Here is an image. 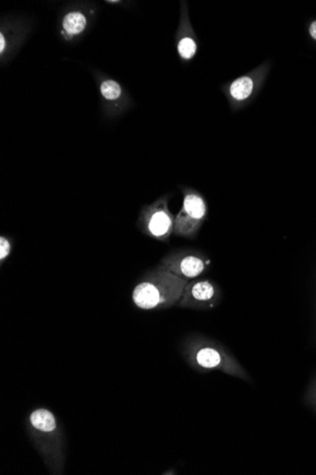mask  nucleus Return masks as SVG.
I'll return each mask as SVG.
<instances>
[{
    "mask_svg": "<svg viewBox=\"0 0 316 475\" xmlns=\"http://www.w3.org/2000/svg\"><path fill=\"white\" fill-rule=\"evenodd\" d=\"M222 291L214 281L209 279H194L184 288L177 306L194 311H211L222 301Z\"/></svg>",
    "mask_w": 316,
    "mask_h": 475,
    "instance_id": "6e6552de",
    "label": "nucleus"
},
{
    "mask_svg": "<svg viewBox=\"0 0 316 475\" xmlns=\"http://www.w3.org/2000/svg\"><path fill=\"white\" fill-rule=\"evenodd\" d=\"M12 250V240L8 236H0V264L3 265L5 260L11 255Z\"/></svg>",
    "mask_w": 316,
    "mask_h": 475,
    "instance_id": "f8f14e48",
    "label": "nucleus"
},
{
    "mask_svg": "<svg viewBox=\"0 0 316 475\" xmlns=\"http://www.w3.org/2000/svg\"><path fill=\"white\" fill-rule=\"evenodd\" d=\"M176 49H177L178 55L181 60L185 62L193 60L198 51V44H197L193 31L191 29L188 12L186 10L182 11L179 29L177 31Z\"/></svg>",
    "mask_w": 316,
    "mask_h": 475,
    "instance_id": "1a4fd4ad",
    "label": "nucleus"
},
{
    "mask_svg": "<svg viewBox=\"0 0 316 475\" xmlns=\"http://www.w3.org/2000/svg\"><path fill=\"white\" fill-rule=\"evenodd\" d=\"M5 46H6V40H5L3 33L0 35V53H3L5 51Z\"/></svg>",
    "mask_w": 316,
    "mask_h": 475,
    "instance_id": "4468645a",
    "label": "nucleus"
},
{
    "mask_svg": "<svg viewBox=\"0 0 316 475\" xmlns=\"http://www.w3.org/2000/svg\"><path fill=\"white\" fill-rule=\"evenodd\" d=\"M170 196L164 195L154 203L142 207L137 227L145 234L157 241L168 243L175 232V216L169 209Z\"/></svg>",
    "mask_w": 316,
    "mask_h": 475,
    "instance_id": "39448f33",
    "label": "nucleus"
},
{
    "mask_svg": "<svg viewBox=\"0 0 316 475\" xmlns=\"http://www.w3.org/2000/svg\"><path fill=\"white\" fill-rule=\"evenodd\" d=\"M309 33L310 37H312L313 40L316 41V20H313V21L310 23L309 26Z\"/></svg>",
    "mask_w": 316,
    "mask_h": 475,
    "instance_id": "ddd939ff",
    "label": "nucleus"
},
{
    "mask_svg": "<svg viewBox=\"0 0 316 475\" xmlns=\"http://www.w3.org/2000/svg\"><path fill=\"white\" fill-rule=\"evenodd\" d=\"M183 205L175 216V232L176 236L186 239H195L207 218L206 198L193 188H182Z\"/></svg>",
    "mask_w": 316,
    "mask_h": 475,
    "instance_id": "423d86ee",
    "label": "nucleus"
},
{
    "mask_svg": "<svg viewBox=\"0 0 316 475\" xmlns=\"http://www.w3.org/2000/svg\"><path fill=\"white\" fill-rule=\"evenodd\" d=\"M271 68L270 61L264 62L252 71L222 87L233 112L243 110L256 99L263 89Z\"/></svg>",
    "mask_w": 316,
    "mask_h": 475,
    "instance_id": "20e7f679",
    "label": "nucleus"
},
{
    "mask_svg": "<svg viewBox=\"0 0 316 475\" xmlns=\"http://www.w3.org/2000/svg\"><path fill=\"white\" fill-rule=\"evenodd\" d=\"M186 283L188 281L157 265L139 279L132 293V301L142 311L177 306Z\"/></svg>",
    "mask_w": 316,
    "mask_h": 475,
    "instance_id": "7ed1b4c3",
    "label": "nucleus"
},
{
    "mask_svg": "<svg viewBox=\"0 0 316 475\" xmlns=\"http://www.w3.org/2000/svg\"><path fill=\"white\" fill-rule=\"evenodd\" d=\"M26 429L49 474H63L67 441L53 413L46 408L33 410L26 420Z\"/></svg>",
    "mask_w": 316,
    "mask_h": 475,
    "instance_id": "f257e3e1",
    "label": "nucleus"
},
{
    "mask_svg": "<svg viewBox=\"0 0 316 475\" xmlns=\"http://www.w3.org/2000/svg\"><path fill=\"white\" fill-rule=\"evenodd\" d=\"M181 351L186 363L194 370L201 373L221 371L247 383L251 381L249 374L230 351L211 338L191 335L183 340Z\"/></svg>",
    "mask_w": 316,
    "mask_h": 475,
    "instance_id": "f03ea898",
    "label": "nucleus"
},
{
    "mask_svg": "<svg viewBox=\"0 0 316 475\" xmlns=\"http://www.w3.org/2000/svg\"><path fill=\"white\" fill-rule=\"evenodd\" d=\"M211 263V258L200 250L178 249L165 255L158 265L188 282L204 275Z\"/></svg>",
    "mask_w": 316,
    "mask_h": 475,
    "instance_id": "0eeeda50",
    "label": "nucleus"
},
{
    "mask_svg": "<svg viewBox=\"0 0 316 475\" xmlns=\"http://www.w3.org/2000/svg\"><path fill=\"white\" fill-rule=\"evenodd\" d=\"M87 25V17L80 12H69L64 17L63 29L67 35H80L85 30Z\"/></svg>",
    "mask_w": 316,
    "mask_h": 475,
    "instance_id": "9d476101",
    "label": "nucleus"
},
{
    "mask_svg": "<svg viewBox=\"0 0 316 475\" xmlns=\"http://www.w3.org/2000/svg\"><path fill=\"white\" fill-rule=\"evenodd\" d=\"M100 93L106 100L114 101L119 99L121 95V87L115 80H105L100 85Z\"/></svg>",
    "mask_w": 316,
    "mask_h": 475,
    "instance_id": "9b49d317",
    "label": "nucleus"
}]
</instances>
